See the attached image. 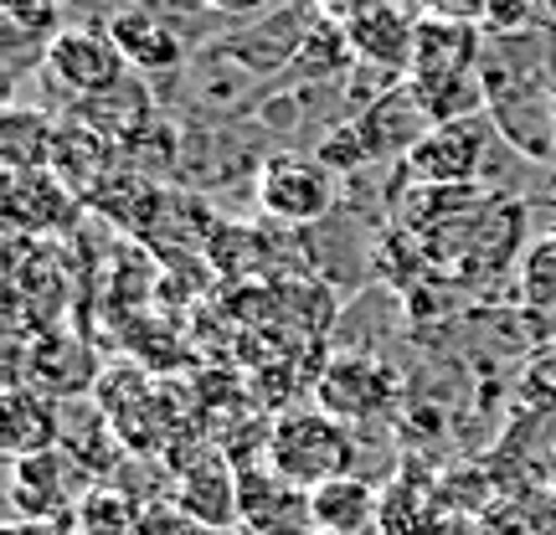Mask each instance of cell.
I'll return each mask as SVG.
<instances>
[{"mask_svg": "<svg viewBox=\"0 0 556 535\" xmlns=\"http://www.w3.org/2000/svg\"><path fill=\"white\" fill-rule=\"evenodd\" d=\"M78 535H139L144 515L135 510V499H124L119 489H88L78 499Z\"/></svg>", "mask_w": 556, "mask_h": 535, "instance_id": "cell-17", "label": "cell"}, {"mask_svg": "<svg viewBox=\"0 0 556 535\" xmlns=\"http://www.w3.org/2000/svg\"><path fill=\"white\" fill-rule=\"evenodd\" d=\"M103 31L114 37L124 67H135V73H176L180 58H186V41H180L176 31L165 26V16H155L150 5H124Z\"/></svg>", "mask_w": 556, "mask_h": 535, "instance_id": "cell-9", "label": "cell"}, {"mask_svg": "<svg viewBox=\"0 0 556 535\" xmlns=\"http://www.w3.org/2000/svg\"><path fill=\"white\" fill-rule=\"evenodd\" d=\"M62 454L47 448V454L16 458V510L26 520H62V510L73 505V484H62Z\"/></svg>", "mask_w": 556, "mask_h": 535, "instance_id": "cell-15", "label": "cell"}, {"mask_svg": "<svg viewBox=\"0 0 556 535\" xmlns=\"http://www.w3.org/2000/svg\"><path fill=\"white\" fill-rule=\"evenodd\" d=\"M268 469L299 484L319 489L330 479L351 474V433L330 412H283L268 428Z\"/></svg>", "mask_w": 556, "mask_h": 535, "instance_id": "cell-1", "label": "cell"}, {"mask_svg": "<svg viewBox=\"0 0 556 535\" xmlns=\"http://www.w3.org/2000/svg\"><path fill=\"white\" fill-rule=\"evenodd\" d=\"M52 176L73 191L78 201H99L103 186L114 180V139L99 135L93 124H58V139H52Z\"/></svg>", "mask_w": 556, "mask_h": 535, "instance_id": "cell-5", "label": "cell"}, {"mask_svg": "<svg viewBox=\"0 0 556 535\" xmlns=\"http://www.w3.org/2000/svg\"><path fill=\"white\" fill-rule=\"evenodd\" d=\"M541 489H552L556 495V443L546 448V458H541Z\"/></svg>", "mask_w": 556, "mask_h": 535, "instance_id": "cell-25", "label": "cell"}, {"mask_svg": "<svg viewBox=\"0 0 556 535\" xmlns=\"http://www.w3.org/2000/svg\"><path fill=\"white\" fill-rule=\"evenodd\" d=\"M526 531L531 535H556V495L552 489H541L531 499V510H526Z\"/></svg>", "mask_w": 556, "mask_h": 535, "instance_id": "cell-21", "label": "cell"}, {"mask_svg": "<svg viewBox=\"0 0 556 535\" xmlns=\"http://www.w3.org/2000/svg\"><path fill=\"white\" fill-rule=\"evenodd\" d=\"M387 397H392V377L377 360H336L319 381V412L340 417V422L381 412Z\"/></svg>", "mask_w": 556, "mask_h": 535, "instance_id": "cell-11", "label": "cell"}, {"mask_svg": "<svg viewBox=\"0 0 556 535\" xmlns=\"http://www.w3.org/2000/svg\"><path fill=\"white\" fill-rule=\"evenodd\" d=\"M58 433L62 422L52 412V402L41 397V386H11L5 392V448L16 458L58 448Z\"/></svg>", "mask_w": 556, "mask_h": 535, "instance_id": "cell-16", "label": "cell"}, {"mask_svg": "<svg viewBox=\"0 0 556 535\" xmlns=\"http://www.w3.org/2000/svg\"><path fill=\"white\" fill-rule=\"evenodd\" d=\"M201 5H212L222 16H253V11H263L268 0H201Z\"/></svg>", "mask_w": 556, "mask_h": 535, "instance_id": "cell-24", "label": "cell"}, {"mask_svg": "<svg viewBox=\"0 0 556 535\" xmlns=\"http://www.w3.org/2000/svg\"><path fill=\"white\" fill-rule=\"evenodd\" d=\"M520 402L536 407V412H556V345L526 360V371H520Z\"/></svg>", "mask_w": 556, "mask_h": 535, "instance_id": "cell-19", "label": "cell"}, {"mask_svg": "<svg viewBox=\"0 0 556 535\" xmlns=\"http://www.w3.org/2000/svg\"><path fill=\"white\" fill-rule=\"evenodd\" d=\"M0 11L11 21V31H26V37H58V0H0Z\"/></svg>", "mask_w": 556, "mask_h": 535, "instance_id": "cell-20", "label": "cell"}, {"mask_svg": "<svg viewBox=\"0 0 556 535\" xmlns=\"http://www.w3.org/2000/svg\"><path fill=\"white\" fill-rule=\"evenodd\" d=\"M5 221L16 232H67L78 221V196L62 186L52 170L31 176H5Z\"/></svg>", "mask_w": 556, "mask_h": 535, "instance_id": "cell-8", "label": "cell"}, {"mask_svg": "<svg viewBox=\"0 0 556 535\" xmlns=\"http://www.w3.org/2000/svg\"><path fill=\"white\" fill-rule=\"evenodd\" d=\"M309 535H325V531H309Z\"/></svg>", "mask_w": 556, "mask_h": 535, "instance_id": "cell-27", "label": "cell"}, {"mask_svg": "<svg viewBox=\"0 0 556 535\" xmlns=\"http://www.w3.org/2000/svg\"><path fill=\"white\" fill-rule=\"evenodd\" d=\"M5 535H67V525L62 520H16Z\"/></svg>", "mask_w": 556, "mask_h": 535, "instance_id": "cell-23", "label": "cell"}, {"mask_svg": "<svg viewBox=\"0 0 556 535\" xmlns=\"http://www.w3.org/2000/svg\"><path fill=\"white\" fill-rule=\"evenodd\" d=\"M176 510H186L201 531H232V525H242L238 469H232L222 454L197 458L176 484Z\"/></svg>", "mask_w": 556, "mask_h": 535, "instance_id": "cell-7", "label": "cell"}, {"mask_svg": "<svg viewBox=\"0 0 556 535\" xmlns=\"http://www.w3.org/2000/svg\"><path fill=\"white\" fill-rule=\"evenodd\" d=\"M345 37H351V52H356V58H371L377 67H413L417 26L402 16L397 5H387V0H377L371 11H361V16L345 26Z\"/></svg>", "mask_w": 556, "mask_h": 535, "instance_id": "cell-12", "label": "cell"}, {"mask_svg": "<svg viewBox=\"0 0 556 535\" xmlns=\"http://www.w3.org/2000/svg\"><path fill=\"white\" fill-rule=\"evenodd\" d=\"M129 5H144V0H129Z\"/></svg>", "mask_w": 556, "mask_h": 535, "instance_id": "cell-26", "label": "cell"}, {"mask_svg": "<svg viewBox=\"0 0 556 535\" xmlns=\"http://www.w3.org/2000/svg\"><path fill=\"white\" fill-rule=\"evenodd\" d=\"M52 139H58V124L41 109H21V103L5 109L0 114V165H5V176L47 170L52 165Z\"/></svg>", "mask_w": 556, "mask_h": 535, "instance_id": "cell-14", "label": "cell"}, {"mask_svg": "<svg viewBox=\"0 0 556 535\" xmlns=\"http://www.w3.org/2000/svg\"><path fill=\"white\" fill-rule=\"evenodd\" d=\"M479 41L475 31L454 16H428L417 21L413 37V82H438V78H469Z\"/></svg>", "mask_w": 556, "mask_h": 535, "instance_id": "cell-10", "label": "cell"}, {"mask_svg": "<svg viewBox=\"0 0 556 535\" xmlns=\"http://www.w3.org/2000/svg\"><path fill=\"white\" fill-rule=\"evenodd\" d=\"M258 201L268 217L304 227V221H319L330 212V176L304 155H274L258 176Z\"/></svg>", "mask_w": 556, "mask_h": 535, "instance_id": "cell-4", "label": "cell"}, {"mask_svg": "<svg viewBox=\"0 0 556 535\" xmlns=\"http://www.w3.org/2000/svg\"><path fill=\"white\" fill-rule=\"evenodd\" d=\"M238 505H242V531L248 535H309L315 531V510H309V489H299L289 479L268 469H238Z\"/></svg>", "mask_w": 556, "mask_h": 535, "instance_id": "cell-3", "label": "cell"}, {"mask_svg": "<svg viewBox=\"0 0 556 535\" xmlns=\"http://www.w3.org/2000/svg\"><path fill=\"white\" fill-rule=\"evenodd\" d=\"M309 510H315V531L325 535H366L377 525V489L356 474H340L309 489Z\"/></svg>", "mask_w": 556, "mask_h": 535, "instance_id": "cell-13", "label": "cell"}, {"mask_svg": "<svg viewBox=\"0 0 556 535\" xmlns=\"http://www.w3.org/2000/svg\"><path fill=\"white\" fill-rule=\"evenodd\" d=\"M479 155H484V135L469 119H448V124H438V129H428L422 139H413L407 170L422 186H464V180L475 176Z\"/></svg>", "mask_w": 556, "mask_h": 535, "instance_id": "cell-6", "label": "cell"}, {"mask_svg": "<svg viewBox=\"0 0 556 535\" xmlns=\"http://www.w3.org/2000/svg\"><path fill=\"white\" fill-rule=\"evenodd\" d=\"M371 5H377V0H315V11H319V16L345 21V26H351V21H356L361 11H371Z\"/></svg>", "mask_w": 556, "mask_h": 535, "instance_id": "cell-22", "label": "cell"}, {"mask_svg": "<svg viewBox=\"0 0 556 535\" xmlns=\"http://www.w3.org/2000/svg\"><path fill=\"white\" fill-rule=\"evenodd\" d=\"M520 298L541 315H556V238L531 242V253L520 263Z\"/></svg>", "mask_w": 556, "mask_h": 535, "instance_id": "cell-18", "label": "cell"}, {"mask_svg": "<svg viewBox=\"0 0 556 535\" xmlns=\"http://www.w3.org/2000/svg\"><path fill=\"white\" fill-rule=\"evenodd\" d=\"M47 73L78 93V99H99L109 88L124 82V58L109 31H93V26H62L58 37L47 41Z\"/></svg>", "mask_w": 556, "mask_h": 535, "instance_id": "cell-2", "label": "cell"}]
</instances>
